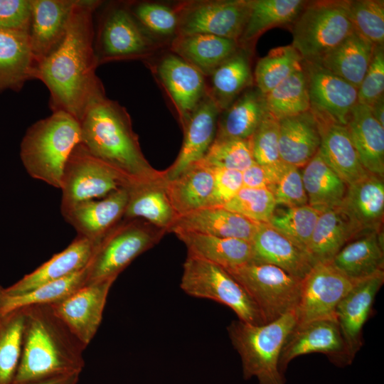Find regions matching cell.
Instances as JSON below:
<instances>
[{"label": "cell", "instance_id": "6da1fadb", "mask_svg": "<svg viewBox=\"0 0 384 384\" xmlns=\"http://www.w3.org/2000/svg\"><path fill=\"white\" fill-rule=\"evenodd\" d=\"M102 1L78 0L65 35L58 48L38 63L33 78L50 92L52 112H65L78 121L97 98L105 95L95 73L94 13Z\"/></svg>", "mask_w": 384, "mask_h": 384}, {"label": "cell", "instance_id": "7a4b0ae2", "mask_svg": "<svg viewBox=\"0 0 384 384\" xmlns=\"http://www.w3.org/2000/svg\"><path fill=\"white\" fill-rule=\"evenodd\" d=\"M80 122V144L95 158L115 170L131 184L159 179L144 156L129 114L105 95L92 102Z\"/></svg>", "mask_w": 384, "mask_h": 384}, {"label": "cell", "instance_id": "3957f363", "mask_svg": "<svg viewBox=\"0 0 384 384\" xmlns=\"http://www.w3.org/2000/svg\"><path fill=\"white\" fill-rule=\"evenodd\" d=\"M22 348L12 384L80 374L86 346L53 311L50 304L23 308Z\"/></svg>", "mask_w": 384, "mask_h": 384}, {"label": "cell", "instance_id": "277c9868", "mask_svg": "<svg viewBox=\"0 0 384 384\" xmlns=\"http://www.w3.org/2000/svg\"><path fill=\"white\" fill-rule=\"evenodd\" d=\"M80 142V122L65 112H52L28 128L20 158L31 177L60 189L65 165Z\"/></svg>", "mask_w": 384, "mask_h": 384}, {"label": "cell", "instance_id": "5b68a950", "mask_svg": "<svg viewBox=\"0 0 384 384\" xmlns=\"http://www.w3.org/2000/svg\"><path fill=\"white\" fill-rule=\"evenodd\" d=\"M297 324L294 309L267 324L255 325L238 319L228 325V336L240 356L245 380L256 378L259 384H285L279 356Z\"/></svg>", "mask_w": 384, "mask_h": 384}, {"label": "cell", "instance_id": "8992f818", "mask_svg": "<svg viewBox=\"0 0 384 384\" xmlns=\"http://www.w3.org/2000/svg\"><path fill=\"white\" fill-rule=\"evenodd\" d=\"M291 26L292 46L306 62H318L354 31L346 0L306 1Z\"/></svg>", "mask_w": 384, "mask_h": 384}, {"label": "cell", "instance_id": "52a82bcc", "mask_svg": "<svg viewBox=\"0 0 384 384\" xmlns=\"http://www.w3.org/2000/svg\"><path fill=\"white\" fill-rule=\"evenodd\" d=\"M167 232L139 218H123L101 239L87 267V283L117 278Z\"/></svg>", "mask_w": 384, "mask_h": 384}, {"label": "cell", "instance_id": "ba28073f", "mask_svg": "<svg viewBox=\"0 0 384 384\" xmlns=\"http://www.w3.org/2000/svg\"><path fill=\"white\" fill-rule=\"evenodd\" d=\"M180 287L191 297L225 305L242 321L255 325L265 324L259 309L244 287L218 265L187 253Z\"/></svg>", "mask_w": 384, "mask_h": 384}, {"label": "cell", "instance_id": "9c48e42d", "mask_svg": "<svg viewBox=\"0 0 384 384\" xmlns=\"http://www.w3.org/2000/svg\"><path fill=\"white\" fill-rule=\"evenodd\" d=\"M225 270L244 287L265 324L296 309L302 279L267 263L250 262Z\"/></svg>", "mask_w": 384, "mask_h": 384}, {"label": "cell", "instance_id": "30bf717a", "mask_svg": "<svg viewBox=\"0 0 384 384\" xmlns=\"http://www.w3.org/2000/svg\"><path fill=\"white\" fill-rule=\"evenodd\" d=\"M127 186V182L115 170L93 156L79 143L63 169L60 188L61 214L80 202L102 198Z\"/></svg>", "mask_w": 384, "mask_h": 384}, {"label": "cell", "instance_id": "8fae6325", "mask_svg": "<svg viewBox=\"0 0 384 384\" xmlns=\"http://www.w3.org/2000/svg\"><path fill=\"white\" fill-rule=\"evenodd\" d=\"M99 17L94 36L97 64L146 55L153 41L129 10L128 4L107 6Z\"/></svg>", "mask_w": 384, "mask_h": 384}, {"label": "cell", "instance_id": "7c38bea8", "mask_svg": "<svg viewBox=\"0 0 384 384\" xmlns=\"http://www.w3.org/2000/svg\"><path fill=\"white\" fill-rule=\"evenodd\" d=\"M176 11V36L209 34L238 42L247 20L249 4L248 0L193 1Z\"/></svg>", "mask_w": 384, "mask_h": 384}, {"label": "cell", "instance_id": "4fadbf2b", "mask_svg": "<svg viewBox=\"0 0 384 384\" xmlns=\"http://www.w3.org/2000/svg\"><path fill=\"white\" fill-rule=\"evenodd\" d=\"M357 281L345 276L331 262L314 265L301 282L299 299L295 309L297 324L336 319L337 305Z\"/></svg>", "mask_w": 384, "mask_h": 384}, {"label": "cell", "instance_id": "5bb4252c", "mask_svg": "<svg viewBox=\"0 0 384 384\" xmlns=\"http://www.w3.org/2000/svg\"><path fill=\"white\" fill-rule=\"evenodd\" d=\"M310 110L320 119L346 126L358 103V88L318 63L302 61Z\"/></svg>", "mask_w": 384, "mask_h": 384}, {"label": "cell", "instance_id": "9a60e30c", "mask_svg": "<svg viewBox=\"0 0 384 384\" xmlns=\"http://www.w3.org/2000/svg\"><path fill=\"white\" fill-rule=\"evenodd\" d=\"M115 279L86 283L50 305L53 311L87 347L102 319L109 292Z\"/></svg>", "mask_w": 384, "mask_h": 384}, {"label": "cell", "instance_id": "2e32d148", "mask_svg": "<svg viewBox=\"0 0 384 384\" xmlns=\"http://www.w3.org/2000/svg\"><path fill=\"white\" fill-rule=\"evenodd\" d=\"M321 353L335 364L351 363L336 319H320L297 324L287 336L281 351L279 368L282 374L295 358Z\"/></svg>", "mask_w": 384, "mask_h": 384}, {"label": "cell", "instance_id": "e0dca14e", "mask_svg": "<svg viewBox=\"0 0 384 384\" xmlns=\"http://www.w3.org/2000/svg\"><path fill=\"white\" fill-rule=\"evenodd\" d=\"M220 112L218 105L207 94L183 126L182 146L174 164L163 171L165 180L174 179L188 167L203 159L215 139Z\"/></svg>", "mask_w": 384, "mask_h": 384}, {"label": "cell", "instance_id": "ac0fdd59", "mask_svg": "<svg viewBox=\"0 0 384 384\" xmlns=\"http://www.w3.org/2000/svg\"><path fill=\"white\" fill-rule=\"evenodd\" d=\"M383 282L384 272L357 281L336 306L335 318L351 363L363 345V327Z\"/></svg>", "mask_w": 384, "mask_h": 384}, {"label": "cell", "instance_id": "d6986e66", "mask_svg": "<svg viewBox=\"0 0 384 384\" xmlns=\"http://www.w3.org/2000/svg\"><path fill=\"white\" fill-rule=\"evenodd\" d=\"M78 0H31L28 38L35 65L60 44Z\"/></svg>", "mask_w": 384, "mask_h": 384}, {"label": "cell", "instance_id": "ffe728a7", "mask_svg": "<svg viewBox=\"0 0 384 384\" xmlns=\"http://www.w3.org/2000/svg\"><path fill=\"white\" fill-rule=\"evenodd\" d=\"M128 200V188L122 186L102 198L78 203L63 216L77 235L99 243L123 219Z\"/></svg>", "mask_w": 384, "mask_h": 384}, {"label": "cell", "instance_id": "44dd1931", "mask_svg": "<svg viewBox=\"0 0 384 384\" xmlns=\"http://www.w3.org/2000/svg\"><path fill=\"white\" fill-rule=\"evenodd\" d=\"M157 74L178 111L182 127L208 94L204 75L175 55H166L157 65Z\"/></svg>", "mask_w": 384, "mask_h": 384}, {"label": "cell", "instance_id": "7402d4cb", "mask_svg": "<svg viewBox=\"0 0 384 384\" xmlns=\"http://www.w3.org/2000/svg\"><path fill=\"white\" fill-rule=\"evenodd\" d=\"M97 244L77 235L63 250L3 289L8 294H20L69 277L89 265Z\"/></svg>", "mask_w": 384, "mask_h": 384}, {"label": "cell", "instance_id": "603a6c76", "mask_svg": "<svg viewBox=\"0 0 384 384\" xmlns=\"http://www.w3.org/2000/svg\"><path fill=\"white\" fill-rule=\"evenodd\" d=\"M252 261L277 266L302 279L314 263L309 255L268 223H257L251 240Z\"/></svg>", "mask_w": 384, "mask_h": 384}, {"label": "cell", "instance_id": "cb8c5ba5", "mask_svg": "<svg viewBox=\"0 0 384 384\" xmlns=\"http://www.w3.org/2000/svg\"><path fill=\"white\" fill-rule=\"evenodd\" d=\"M338 208L359 233L381 229L384 215L383 178L368 173L348 186Z\"/></svg>", "mask_w": 384, "mask_h": 384}, {"label": "cell", "instance_id": "d4e9b609", "mask_svg": "<svg viewBox=\"0 0 384 384\" xmlns=\"http://www.w3.org/2000/svg\"><path fill=\"white\" fill-rule=\"evenodd\" d=\"M257 226V223L222 206H210L178 215L169 233L186 231L251 241Z\"/></svg>", "mask_w": 384, "mask_h": 384}, {"label": "cell", "instance_id": "484cf974", "mask_svg": "<svg viewBox=\"0 0 384 384\" xmlns=\"http://www.w3.org/2000/svg\"><path fill=\"white\" fill-rule=\"evenodd\" d=\"M331 265L351 279L357 281L383 272V234L380 230L363 231L334 256Z\"/></svg>", "mask_w": 384, "mask_h": 384}, {"label": "cell", "instance_id": "4316f807", "mask_svg": "<svg viewBox=\"0 0 384 384\" xmlns=\"http://www.w3.org/2000/svg\"><path fill=\"white\" fill-rule=\"evenodd\" d=\"M320 144L319 123L311 110L279 120V152L282 161L301 169L318 152Z\"/></svg>", "mask_w": 384, "mask_h": 384}, {"label": "cell", "instance_id": "83f0119b", "mask_svg": "<svg viewBox=\"0 0 384 384\" xmlns=\"http://www.w3.org/2000/svg\"><path fill=\"white\" fill-rule=\"evenodd\" d=\"M321 131V158L349 186L369 172L363 167L346 126L316 117Z\"/></svg>", "mask_w": 384, "mask_h": 384}, {"label": "cell", "instance_id": "f1b7e54d", "mask_svg": "<svg viewBox=\"0 0 384 384\" xmlns=\"http://www.w3.org/2000/svg\"><path fill=\"white\" fill-rule=\"evenodd\" d=\"M127 187L129 200L123 218L142 219L169 233L178 215L167 194L164 174L159 179Z\"/></svg>", "mask_w": 384, "mask_h": 384}, {"label": "cell", "instance_id": "f546056e", "mask_svg": "<svg viewBox=\"0 0 384 384\" xmlns=\"http://www.w3.org/2000/svg\"><path fill=\"white\" fill-rule=\"evenodd\" d=\"M346 127L365 169L383 178L384 127L373 117L370 107L357 103Z\"/></svg>", "mask_w": 384, "mask_h": 384}, {"label": "cell", "instance_id": "4dcf8cb0", "mask_svg": "<svg viewBox=\"0 0 384 384\" xmlns=\"http://www.w3.org/2000/svg\"><path fill=\"white\" fill-rule=\"evenodd\" d=\"M165 185L178 216L211 206L213 170L202 161L192 164L174 179L165 180Z\"/></svg>", "mask_w": 384, "mask_h": 384}, {"label": "cell", "instance_id": "1f68e13d", "mask_svg": "<svg viewBox=\"0 0 384 384\" xmlns=\"http://www.w3.org/2000/svg\"><path fill=\"white\" fill-rule=\"evenodd\" d=\"M239 48L237 41L209 34L176 36L171 43L173 53L204 76H210Z\"/></svg>", "mask_w": 384, "mask_h": 384}, {"label": "cell", "instance_id": "d6a6232c", "mask_svg": "<svg viewBox=\"0 0 384 384\" xmlns=\"http://www.w3.org/2000/svg\"><path fill=\"white\" fill-rule=\"evenodd\" d=\"M174 233L186 245L187 253L225 269L239 267L252 261L250 241L186 231Z\"/></svg>", "mask_w": 384, "mask_h": 384}, {"label": "cell", "instance_id": "836d02e7", "mask_svg": "<svg viewBox=\"0 0 384 384\" xmlns=\"http://www.w3.org/2000/svg\"><path fill=\"white\" fill-rule=\"evenodd\" d=\"M34 67L28 31L0 30V92L20 90Z\"/></svg>", "mask_w": 384, "mask_h": 384}, {"label": "cell", "instance_id": "e575fe53", "mask_svg": "<svg viewBox=\"0 0 384 384\" xmlns=\"http://www.w3.org/2000/svg\"><path fill=\"white\" fill-rule=\"evenodd\" d=\"M267 112L265 95L256 87L247 89L220 112L215 139H249Z\"/></svg>", "mask_w": 384, "mask_h": 384}, {"label": "cell", "instance_id": "d590c367", "mask_svg": "<svg viewBox=\"0 0 384 384\" xmlns=\"http://www.w3.org/2000/svg\"><path fill=\"white\" fill-rule=\"evenodd\" d=\"M250 49L240 46L210 75L208 95L220 111L228 107L244 91L252 87Z\"/></svg>", "mask_w": 384, "mask_h": 384}, {"label": "cell", "instance_id": "8d00e7d4", "mask_svg": "<svg viewBox=\"0 0 384 384\" xmlns=\"http://www.w3.org/2000/svg\"><path fill=\"white\" fill-rule=\"evenodd\" d=\"M359 233L339 208L321 212L312 233L307 253L314 265L330 262Z\"/></svg>", "mask_w": 384, "mask_h": 384}, {"label": "cell", "instance_id": "74e56055", "mask_svg": "<svg viewBox=\"0 0 384 384\" xmlns=\"http://www.w3.org/2000/svg\"><path fill=\"white\" fill-rule=\"evenodd\" d=\"M375 46L353 31L318 62L356 87L360 85L370 63Z\"/></svg>", "mask_w": 384, "mask_h": 384}, {"label": "cell", "instance_id": "f35d334b", "mask_svg": "<svg viewBox=\"0 0 384 384\" xmlns=\"http://www.w3.org/2000/svg\"><path fill=\"white\" fill-rule=\"evenodd\" d=\"M306 3L303 0H248L249 14L238 40L240 46L251 49L250 44L267 30L292 26Z\"/></svg>", "mask_w": 384, "mask_h": 384}, {"label": "cell", "instance_id": "ab89813d", "mask_svg": "<svg viewBox=\"0 0 384 384\" xmlns=\"http://www.w3.org/2000/svg\"><path fill=\"white\" fill-rule=\"evenodd\" d=\"M302 169L308 205L321 213L338 208L348 186L326 163L319 152Z\"/></svg>", "mask_w": 384, "mask_h": 384}, {"label": "cell", "instance_id": "60d3db41", "mask_svg": "<svg viewBox=\"0 0 384 384\" xmlns=\"http://www.w3.org/2000/svg\"><path fill=\"white\" fill-rule=\"evenodd\" d=\"M87 267L69 277L20 294H8L0 285V316L33 305L51 304L63 299L87 283Z\"/></svg>", "mask_w": 384, "mask_h": 384}, {"label": "cell", "instance_id": "b9f144b4", "mask_svg": "<svg viewBox=\"0 0 384 384\" xmlns=\"http://www.w3.org/2000/svg\"><path fill=\"white\" fill-rule=\"evenodd\" d=\"M265 95L268 112L278 120L310 110L304 71L294 73Z\"/></svg>", "mask_w": 384, "mask_h": 384}, {"label": "cell", "instance_id": "7bdbcfd3", "mask_svg": "<svg viewBox=\"0 0 384 384\" xmlns=\"http://www.w3.org/2000/svg\"><path fill=\"white\" fill-rule=\"evenodd\" d=\"M302 58L292 45L271 49L260 58L254 72L256 87L267 94L294 73L302 70Z\"/></svg>", "mask_w": 384, "mask_h": 384}, {"label": "cell", "instance_id": "ee69618b", "mask_svg": "<svg viewBox=\"0 0 384 384\" xmlns=\"http://www.w3.org/2000/svg\"><path fill=\"white\" fill-rule=\"evenodd\" d=\"M23 309L0 316V384H12L20 362Z\"/></svg>", "mask_w": 384, "mask_h": 384}, {"label": "cell", "instance_id": "f6af8a7d", "mask_svg": "<svg viewBox=\"0 0 384 384\" xmlns=\"http://www.w3.org/2000/svg\"><path fill=\"white\" fill-rule=\"evenodd\" d=\"M320 213V211L309 205L287 208L280 212H274L268 224L307 253V247Z\"/></svg>", "mask_w": 384, "mask_h": 384}, {"label": "cell", "instance_id": "bcb514c9", "mask_svg": "<svg viewBox=\"0 0 384 384\" xmlns=\"http://www.w3.org/2000/svg\"><path fill=\"white\" fill-rule=\"evenodd\" d=\"M348 16L355 32L375 46L384 43V1L348 0Z\"/></svg>", "mask_w": 384, "mask_h": 384}, {"label": "cell", "instance_id": "7dc6e473", "mask_svg": "<svg viewBox=\"0 0 384 384\" xmlns=\"http://www.w3.org/2000/svg\"><path fill=\"white\" fill-rule=\"evenodd\" d=\"M201 161L211 169L241 172L255 163L250 139H215Z\"/></svg>", "mask_w": 384, "mask_h": 384}, {"label": "cell", "instance_id": "c3c4849f", "mask_svg": "<svg viewBox=\"0 0 384 384\" xmlns=\"http://www.w3.org/2000/svg\"><path fill=\"white\" fill-rule=\"evenodd\" d=\"M277 203L272 192L267 188L243 186L222 207L257 223H268Z\"/></svg>", "mask_w": 384, "mask_h": 384}, {"label": "cell", "instance_id": "681fc988", "mask_svg": "<svg viewBox=\"0 0 384 384\" xmlns=\"http://www.w3.org/2000/svg\"><path fill=\"white\" fill-rule=\"evenodd\" d=\"M132 14L143 27L162 36L177 35L178 16L176 10L164 4L153 2L128 4Z\"/></svg>", "mask_w": 384, "mask_h": 384}, {"label": "cell", "instance_id": "f907efd6", "mask_svg": "<svg viewBox=\"0 0 384 384\" xmlns=\"http://www.w3.org/2000/svg\"><path fill=\"white\" fill-rule=\"evenodd\" d=\"M279 120L267 112L250 138L255 163L272 165L280 161L279 152Z\"/></svg>", "mask_w": 384, "mask_h": 384}, {"label": "cell", "instance_id": "816d5d0a", "mask_svg": "<svg viewBox=\"0 0 384 384\" xmlns=\"http://www.w3.org/2000/svg\"><path fill=\"white\" fill-rule=\"evenodd\" d=\"M274 196L277 205L287 208L308 205L300 168L284 162L282 169L269 189Z\"/></svg>", "mask_w": 384, "mask_h": 384}, {"label": "cell", "instance_id": "f5cc1de1", "mask_svg": "<svg viewBox=\"0 0 384 384\" xmlns=\"http://www.w3.org/2000/svg\"><path fill=\"white\" fill-rule=\"evenodd\" d=\"M384 49L375 46L368 68L358 87V103L370 107L383 97Z\"/></svg>", "mask_w": 384, "mask_h": 384}, {"label": "cell", "instance_id": "db71d44e", "mask_svg": "<svg viewBox=\"0 0 384 384\" xmlns=\"http://www.w3.org/2000/svg\"><path fill=\"white\" fill-rule=\"evenodd\" d=\"M31 0H0V30L28 31Z\"/></svg>", "mask_w": 384, "mask_h": 384}, {"label": "cell", "instance_id": "11a10c76", "mask_svg": "<svg viewBox=\"0 0 384 384\" xmlns=\"http://www.w3.org/2000/svg\"><path fill=\"white\" fill-rule=\"evenodd\" d=\"M214 188L211 206H223L243 187L242 172L225 169H212Z\"/></svg>", "mask_w": 384, "mask_h": 384}, {"label": "cell", "instance_id": "9f6ffc18", "mask_svg": "<svg viewBox=\"0 0 384 384\" xmlns=\"http://www.w3.org/2000/svg\"><path fill=\"white\" fill-rule=\"evenodd\" d=\"M284 165L280 161L272 165L254 163L242 172L243 186L270 189L277 181Z\"/></svg>", "mask_w": 384, "mask_h": 384}, {"label": "cell", "instance_id": "6f0895ef", "mask_svg": "<svg viewBox=\"0 0 384 384\" xmlns=\"http://www.w3.org/2000/svg\"><path fill=\"white\" fill-rule=\"evenodd\" d=\"M80 374L56 376L38 380L28 382L24 384H78Z\"/></svg>", "mask_w": 384, "mask_h": 384}, {"label": "cell", "instance_id": "680465c9", "mask_svg": "<svg viewBox=\"0 0 384 384\" xmlns=\"http://www.w3.org/2000/svg\"><path fill=\"white\" fill-rule=\"evenodd\" d=\"M373 117L384 127V98L383 97L375 102L370 107Z\"/></svg>", "mask_w": 384, "mask_h": 384}]
</instances>
